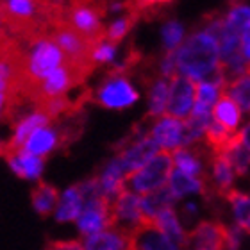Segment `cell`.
<instances>
[{
	"mask_svg": "<svg viewBox=\"0 0 250 250\" xmlns=\"http://www.w3.org/2000/svg\"><path fill=\"white\" fill-rule=\"evenodd\" d=\"M173 157L170 150H159L145 167L138 172L130 173L125 179V188L134 193L146 195L150 191H156L159 188L167 186L172 175Z\"/></svg>",
	"mask_w": 250,
	"mask_h": 250,
	"instance_id": "cell-2",
	"label": "cell"
},
{
	"mask_svg": "<svg viewBox=\"0 0 250 250\" xmlns=\"http://www.w3.org/2000/svg\"><path fill=\"white\" fill-rule=\"evenodd\" d=\"M241 107L234 102V99H230L227 93L220 95L218 102L213 107V118L218 124H222L225 129H229L230 132H238L241 122Z\"/></svg>",
	"mask_w": 250,
	"mask_h": 250,
	"instance_id": "cell-16",
	"label": "cell"
},
{
	"mask_svg": "<svg viewBox=\"0 0 250 250\" xmlns=\"http://www.w3.org/2000/svg\"><path fill=\"white\" fill-rule=\"evenodd\" d=\"M59 146V132L54 127H40L31 134V138L27 140L23 150L34 156H47L48 152H52L54 148Z\"/></svg>",
	"mask_w": 250,
	"mask_h": 250,
	"instance_id": "cell-15",
	"label": "cell"
},
{
	"mask_svg": "<svg viewBox=\"0 0 250 250\" xmlns=\"http://www.w3.org/2000/svg\"><path fill=\"white\" fill-rule=\"evenodd\" d=\"M130 250H183L173 243L154 222H145L130 232Z\"/></svg>",
	"mask_w": 250,
	"mask_h": 250,
	"instance_id": "cell-7",
	"label": "cell"
},
{
	"mask_svg": "<svg viewBox=\"0 0 250 250\" xmlns=\"http://www.w3.org/2000/svg\"><path fill=\"white\" fill-rule=\"evenodd\" d=\"M224 200L232 209L234 224L240 227L245 234H250V195L240 189H230L224 197Z\"/></svg>",
	"mask_w": 250,
	"mask_h": 250,
	"instance_id": "cell-17",
	"label": "cell"
},
{
	"mask_svg": "<svg viewBox=\"0 0 250 250\" xmlns=\"http://www.w3.org/2000/svg\"><path fill=\"white\" fill-rule=\"evenodd\" d=\"M183 213H184V216H186V220L195 218L198 214V206L195 202H186L183 208Z\"/></svg>",
	"mask_w": 250,
	"mask_h": 250,
	"instance_id": "cell-30",
	"label": "cell"
},
{
	"mask_svg": "<svg viewBox=\"0 0 250 250\" xmlns=\"http://www.w3.org/2000/svg\"><path fill=\"white\" fill-rule=\"evenodd\" d=\"M68 2H77V0H68Z\"/></svg>",
	"mask_w": 250,
	"mask_h": 250,
	"instance_id": "cell-34",
	"label": "cell"
},
{
	"mask_svg": "<svg viewBox=\"0 0 250 250\" xmlns=\"http://www.w3.org/2000/svg\"><path fill=\"white\" fill-rule=\"evenodd\" d=\"M138 21H140V16L136 15V13H132V11L125 13L124 16L116 18V20L105 29V40L118 45V43L132 31V27H134Z\"/></svg>",
	"mask_w": 250,
	"mask_h": 250,
	"instance_id": "cell-23",
	"label": "cell"
},
{
	"mask_svg": "<svg viewBox=\"0 0 250 250\" xmlns=\"http://www.w3.org/2000/svg\"><path fill=\"white\" fill-rule=\"evenodd\" d=\"M229 227L220 220H202L188 232L191 250H227Z\"/></svg>",
	"mask_w": 250,
	"mask_h": 250,
	"instance_id": "cell-6",
	"label": "cell"
},
{
	"mask_svg": "<svg viewBox=\"0 0 250 250\" xmlns=\"http://www.w3.org/2000/svg\"><path fill=\"white\" fill-rule=\"evenodd\" d=\"M236 181V173L230 167V163L227 161L225 156H211L209 161V177L208 183L211 186V189L214 191V195L224 200V197L230 189H234L232 184Z\"/></svg>",
	"mask_w": 250,
	"mask_h": 250,
	"instance_id": "cell-9",
	"label": "cell"
},
{
	"mask_svg": "<svg viewBox=\"0 0 250 250\" xmlns=\"http://www.w3.org/2000/svg\"><path fill=\"white\" fill-rule=\"evenodd\" d=\"M197 100V81L184 75H177L170 81V99L167 115L179 120H188L193 113Z\"/></svg>",
	"mask_w": 250,
	"mask_h": 250,
	"instance_id": "cell-5",
	"label": "cell"
},
{
	"mask_svg": "<svg viewBox=\"0 0 250 250\" xmlns=\"http://www.w3.org/2000/svg\"><path fill=\"white\" fill-rule=\"evenodd\" d=\"M140 95L132 88L130 81L125 75H113L107 73L99 88L93 91L95 104L102 105L105 109H127L136 104Z\"/></svg>",
	"mask_w": 250,
	"mask_h": 250,
	"instance_id": "cell-3",
	"label": "cell"
},
{
	"mask_svg": "<svg viewBox=\"0 0 250 250\" xmlns=\"http://www.w3.org/2000/svg\"><path fill=\"white\" fill-rule=\"evenodd\" d=\"M225 25L241 36L245 31H249L250 5L245 4V0H229V9L225 13Z\"/></svg>",
	"mask_w": 250,
	"mask_h": 250,
	"instance_id": "cell-20",
	"label": "cell"
},
{
	"mask_svg": "<svg viewBox=\"0 0 250 250\" xmlns=\"http://www.w3.org/2000/svg\"><path fill=\"white\" fill-rule=\"evenodd\" d=\"M220 95H222V89L218 86L209 83H197V100H195V107H193L191 115H213L211 109L216 105Z\"/></svg>",
	"mask_w": 250,
	"mask_h": 250,
	"instance_id": "cell-21",
	"label": "cell"
},
{
	"mask_svg": "<svg viewBox=\"0 0 250 250\" xmlns=\"http://www.w3.org/2000/svg\"><path fill=\"white\" fill-rule=\"evenodd\" d=\"M148 115L146 120L161 118L167 115L168 99H170V81L165 77H156L148 86Z\"/></svg>",
	"mask_w": 250,
	"mask_h": 250,
	"instance_id": "cell-12",
	"label": "cell"
},
{
	"mask_svg": "<svg viewBox=\"0 0 250 250\" xmlns=\"http://www.w3.org/2000/svg\"><path fill=\"white\" fill-rule=\"evenodd\" d=\"M31 200L38 214L48 216L50 213H54V209H58L56 206H59V200H61V198H59V191L52 184L38 183V186L32 188Z\"/></svg>",
	"mask_w": 250,
	"mask_h": 250,
	"instance_id": "cell-19",
	"label": "cell"
},
{
	"mask_svg": "<svg viewBox=\"0 0 250 250\" xmlns=\"http://www.w3.org/2000/svg\"><path fill=\"white\" fill-rule=\"evenodd\" d=\"M173 0H130L132 13L140 16V20H154L165 13V7L172 4Z\"/></svg>",
	"mask_w": 250,
	"mask_h": 250,
	"instance_id": "cell-24",
	"label": "cell"
},
{
	"mask_svg": "<svg viewBox=\"0 0 250 250\" xmlns=\"http://www.w3.org/2000/svg\"><path fill=\"white\" fill-rule=\"evenodd\" d=\"M240 132H241V143L250 150V122L243 127V130H240Z\"/></svg>",
	"mask_w": 250,
	"mask_h": 250,
	"instance_id": "cell-31",
	"label": "cell"
},
{
	"mask_svg": "<svg viewBox=\"0 0 250 250\" xmlns=\"http://www.w3.org/2000/svg\"><path fill=\"white\" fill-rule=\"evenodd\" d=\"M9 36V32H7V29H5V25L2 23V20H0V42L4 40V38Z\"/></svg>",
	"mask_w": 250,
	"mask_h": 250,
	"instance_id": "cell-32",
	"label": "cell"
},
{
	"mask_svg": "<svg viewBox=\"0 0 250 250\" xmlns=\"http://www.w3.org/2000/svg\"><path fill=\"white\" fill-rule=\"evenodd\" d=\"M84 208V198L81 193L79 184L68 188L64 195L59 200V206L56 209V218L59 222H70V220H77L83 213Z\"/></svg>",
	"mask_w": 250,
	"mask_h": 250,
	"instance_id": "cell-18",
	"label": "cell"
},
{
	"mask_svg": "<svg viewBox=\"0 0 250 250\" xmlns=\"http://www.w3.org/2000/svg\"><path fill=\"white\" fill-rule=\"evenodd\" d=\"M45 250H84L81 241H52L45 247Z\"/></svg>",
	"mask_w": 250,
	"mask_h": 250,
	"instance_id": "cell-28",
	"label": "cell"
},
{
	"mask_svg": "<svg viewBox=\"0 0 250 250\" xmlns=\"http://www.w3.org/2000/svg\"><path fill=\"white\" fill-rule=\"evenodd\" d=\"M0 154H4V145L0 143Z\"/></svg>",
	"mask_w": 250,
	"mask_h": 250,
	"instance_id": "cell-33",
	"label": "cell"
},
{
	"mask_svg": "<svg viewBox=\"0 0 250 250\" xmlns=\"http://www.w3.org/2000/svg\"><path fill=\"white\" fill-rule=\"evenodd\" d=\"M241 47H243V56L250 64V29L243 32V36H241Z\"/></svg>",
	"mask_w": 250,
	"mask_h": 250,
	"instance_id": "cell-29",
	"label": "cell"
},
{
	"mask_svg": "<svg viewBox=\"0 0 250 250\" xmlns=\"http://www.w3.org/2000/svg\"><path fill=\"white\" fill-rule=\"evenodd\" d=\"M150 136L157 141V145L163 150H177L183 145L184 136V120L172 118V116H161L152 124Z\"/></svg>",
	"mask_w": 250,
	"mask_h": 250,
	"instance_id": "cell-8",
	"label": "cell"
},
{
	"mask_svg": "<svg viewBox=\"0 0 250 250\" xmlns=\"http://www.w3.org/2000/svg\"><path fill=\"white\" fill-rule=\"evenodd\" d=\"M5 159L9 163L11 170L20 175L21 179H38L42 175L43 170V159L40 156L29 154L27 150H18L13 154H5Z\"/></svg>",
	"mask_w": 250,
	"mask_h": 250,
	"instance_id": "cell-13",
	"label": "cell"
},
{
	"mask_svg": "<svg viewBox=\"0 0 250 250\" xmlns=\"http://www.w3.org/2000/svg\"><path fill=\"white\" fill-rule=\"evenodd\" d=\"M224 93L229 95L230 99H234V102L240 105L241 111H249L250 113V66L245 75H241L240 79L227 84Z\"/></svg>",
	"mask_w": 250,
	"mask_h": 250,
	"instance_id": "cell-22",
	"label": "cell"
},
{
	"mask_svg": "<svg viewBox=\"0 0 250 250\" xmlns=\"http://www.w3.org/2000/svg\"><path fill=\"white\" fill-rule=\"evenodd\" d=\"M227 157V161L230 163V167L234 170L238 177H247L250 172V150L247 148L241 141H238L230 150L224 154Z\"/></svg>",
	"mask_w": 250,
	"mask_h": 250,
	"instance_id": "cell-25",
	"label": "cell"
},
{
	"mask_svg": "<svg viewBox=\"0 0 250 250\" xmlns=\"http://www.w3.org/2000/svg\"><path fill=\"white\" fill-rule=\"evenodd\" d=\"M179 198L175 197V193L172 191V188L163 186L156 191H150L141 197V211L145 216L146 222H154L165 209H170L175 206Z\"/></svg>",
	"mask_w": 250,
	"mask_h": 250,
	"instance_id": "cell-11",
	"label": "cell"
},
{
	"mask_svg": "<svg viewBox=\"0 0 250 250\" xmlns=\"http://www.w3.org/2000/svg\"><path fill=\"white\" fill-rule=\"evenodd\" d=\"M163 36V47L165 52H173L177 50L184 42V25L177 20H167L161 29Z\"/></svg>",
	"mask_w": 250,
	"mask_h": 250,
	"instance_id": "cell-26",
	"label": "cell"
},
{
	"mask_svg": "<svg viewBox=\"0 0 250 250\" xmlns=\"http://www.w3.org/2000/svg\"><path fill=\"white\" fill-rule=\"evenodd\" d=\"M116 58V43H111L107 40L100 42L93 50V62L99 64H109Z\"/></svg>",
	"mask_w": 250,
	"mask_h": 250,
	"instance_id": "cell-27",
	"label": "cell"
},
{
	"mask_svg": "<svg viewBox=\"0 0 250 250\" xmlns=\"http://www.w3.org/2000/svg\"><path fill=\"white\" fill-rule=\"evenodd\" d=\"M179 75L193 81H204L209 73L220 66V45L209 32L197 29L175 50Z\"/></svg>",
	"mask_w": 250,
	"mask_h": 250,
	"instance_id": "cell-1",
	"label": "cell"
},
{
	"mask_svg": "<svg viewBox=\"0 0 250 250\" xmlns=\"http://www.w3.org/2000/svg\"><path fill=\"white\" fill-rule=\"evenodd\" d=\"M111 218L113 227L111 229H120L124 232H134L140 225L146 222L141 211V197L138 193L124 189L111 204Z\"/></svg>",
	"mask_w": 250,
	"mask_h": 250,
	"instance_id": "cell-4",
	"label": "cell"
},
{
	"mask_svg": "<svg viewBox=\"0 0 250 250\" xmlns=\"http://www.w3.org/2000/svg\"><path fill=\"white\" fill-rule=\"evenodd\" d=\"M154 224H156L157 227H159V230H163L173 243H177L183 250H189V236H188V232L183 229V225L179 222V216H177V213L173 211V208L165 209V211L154 220Z\"/></svg>",
	"mask_w": 250,
	"mask_h": 250,
	"instance_id": "cell-14",
	"label": "cell"
},
{
	"mask_svg": "<svg viewBox=\"0 0 250 250\" xmlns=\"http://www.w3.org/2000/svg\"><path fill=\"white\" fill-rule=\"evenodd\" d=\"M83 247L84 250H130V236L120 229H105L86 236Z\"/></svg>",
	"mask_w": 250,
	"mask_h": 250,
	"instance_id": "cell-10",
	"label": "cell"
}]
</instances>
